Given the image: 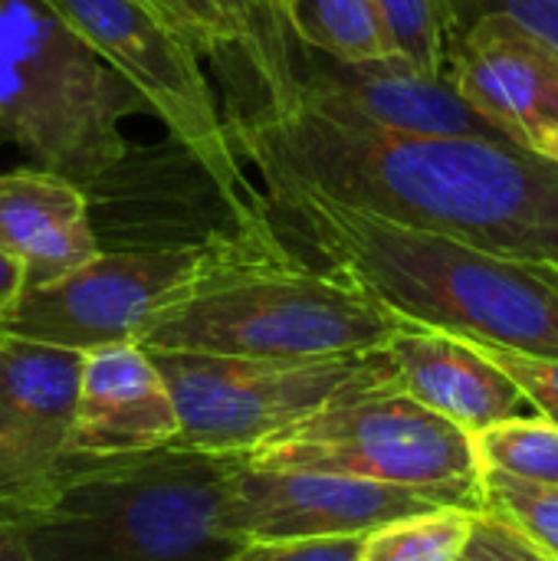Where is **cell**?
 I'll return each mask as SVG.
<instances>
[{
  "label": "cell",
  "instance_id": "6da1fadb",
  "mask_svg": "<svg viewBox=\"0 0 558 561\" xmlns=\"http://www.w3.org/2000/svg\"><path fill=\"white\" fill-rule=\"evenodd\" d=\"M237 158L382 220L558 270V168L497 138H418L335 122L296 95L227 118Z\"/></svg>",
  "mask_w": 558,
  "mask_h": 561
},
{
  "label": "cell",
  "instance_id": "7a4b0ae2",
  "mask_svg": "<svg viewBox=\"0 0 558 561\" xmlns=\"http://www.w3.org/2000/svg\"><path fill=\"white\" fill-rule=\"evenodd\" d=\"M263 214L375 296L391 316L477 345L558 358V276L480 247L335 204L283 178H260Z\"/></svg>",
  "mask_w": 558,
  "mask_h": 561
},
{
  "label": "cell",
  "instance_id": "3957f363",
  "mask_svg": "<svg viewBox=\"0 0 558 561\" xmlns=\"http://www.w3.org/2000/svg\"><path fill=\"white\" fill-rule=\"evenodd\" d=\"M398 322L345 273L299 260L263 217L234 227L217 263L148 322L138 345L299 362L378 352Z\"/></svg>",
  "mask_w": 558,
  "mask_h": 561
},
{
  "label": "cell",
  "instance_id": "277c9868",
  "mask_svg": "<svg viewBox=\"0 0 558 561\" xmlns=\"http://www.w3.org/2000/svg\"><path fill=\"white\" fill-rule=\"evenodd\" d=\"M237 457L161 447L79 460L59 493L23 523L30 561H217Z\"/></svg>",
  "mask_w": 558,
  "mask_h": 561
},
{
  "label": "cell",
  "instance_id": "5b68a950",
  "mask_svg": "<svg viewBox=\"0 0 558 561\" xmlns=\"http://www.w3.org/2000/svg\"><path fill=\"white\" fill-rule=\"evenodd\" d=\"M141 99L46 0H0V138L86 191L122 168Z\"/></svg>",
  "mask_w": 558,
  "mask_h": 561
},
{
  "label": "cell",
  "instance_id": "8992f818",
  "mask_svg": "<svg viewBox=\"0 0 558 561\" xmlns=\"http://www.w3.org/2000/svg\"><path fill=\"white\" fill-rule=\"evenodd\" d=\"M253 467L319 470L391 483L480 513V463L467 431L395 381L342 394L243 454Z\"/></svg>",
  "mask_w": 558,
  "mask_h": 561
},
{
  "label": "cell",
  "instance_id": "52a82bcc",
  "mask_svg": "<svg viewBox=\"0 0 558 561\" xmlns=\"http://www.w3.org/2000/svg\"><path fill=\"white\" fill-rule=\"evenodd\" d=\"M59 20L141 99L237 220H260L263 191L234 151L227 118L194 43L151 0H46Z\"/></svg>",
  "mask_w": 558,
  "mask_h": 561
},
{
  "label": "cell",
  "instance_id": "ba28073f",
  "mask_svg": "<svg viewBox=\"0 0 558 561\" xmlns=\"http://www.w3.org/2000/svg\"><path fill=\"white\" fill-rule=\"evenodd\" d=\"M148 355L155 358L178 411L181 427L174 447L234 457H243L266 437L293 427L342 394L395 381L385 348L299 362L197 352Z\"/></svg>",
  "mask_w": 558,
  "mask_h": 561
},
{
  "label": "cell",
  "instance_id": "9c48e42d",
  "mask_svg": "<svg viewBox=\"0 0 558 561\" xmlns=\"http://www.w3.org/2000/svg\"><path fill=\"white\" fill-rule=\"evenodd\" d=\"M230 233L234 230H214L204 240L102 250L79 270L46 286L23 289L0 332L76 352L138 342L148 322L187 296L217 263Z\"/></svg>",
  "mask_w": 558,
  "mask_h": 561
},
{
  "label": "cell",
  "instance_id": "30bf717a",
  "mask_svg": "<svg viewBox=\"0 0 558 561\" xmlns=\"http://www.w3.org/2000/svg\"><path fill=\"white\" fill-rule=\"evenodd\" d=\"M444 506L454 503L342 473L253 467L243 457H237L227 483V529L237 542L365 536L401 516Z\"/></svg>",
  "mask_w": 558,
  "mask_h": 561
},
{
  "label": "cell",
  "instance_id": "8fae6325",
  "mask_svg": "<svg viewBox=\"0 0 558 561\" xmlns=\"http://www.w3.org/2000/svg\"><path fill=\"white\" fill-rule=\"evenodd\" d=\"M444 79L523 148L558 125V53L513 16L487 13L454 33Z\"/></svg>",
  "mask_w": 558,
  "mask_h": 561
},
{
  "label": "cell",
  "instance_id": "7c38bea8",
  "mask_svg": "<svg viewBox=\"0 0 558 561\" xmlns=\"http://www.w3.org/2000/svg\"><path fill=\"white\" fill-rule=\"evenodd\" d=\"M289 95L335 122L388 135L513 141L474 105H467L444 76L421 72L398 56L362 66L332 62L329 69L299 76Z\"/></svg>",
  "mask_w": 558,
  "mask_h": 561
},
{
  "label": "cell",
  "instance_id": "4fadbf2b",
  "mask_svg": "<svg viewBox=\"0 0 558 561\" xmlns=\"http://www.w3.org/2000/svg\"><path fill=\"white\" fill-rule=\"evenodd\" d=\"M178 411L155 358L138 342L86 352L76 417L66 437L69 457L112 460L171 447Z\"/></svg>",
  "mask_w": 558,
  "mask_h": 561
},
{
  "label": "cell",
  "instance_id": "5bb4252c",
  "mask_svg": "<svg viewBox=\"0 0 558 561\" xmlns=\"http://www.w3.org/2000/svg\"><path fill=\"white\" fill-rule=\"evenodd\" d=\"M385 355L405 394L467 434L536 414L483 345L460 335L401 319L385 342Z\"/></svg>",
  "mask_w": 558,
  "mask_h": 561
},
{
  "label": "cell",
  "instance_id": "9a60e30c",
  "mask_svg": "<svg viewBox=\"0 0 558 561\" xmlns=\"http://www.w3.org/2000/svg\"><path fill=\"white\" fill-rule=\"evenodd\" d=\"M0 253L20 263L26 289L46 286L99 256L89 191L39 164L3 171Z\"/></svg>",
  "mask_w": 558,
  "mask_h": 561
},
{
  "label": "cell",
  "instance_id": "2e32d148",
  "mask_svg": "<svg viewBox=\"0 0 558 561\" xmlns=\"http://www.w3.org/2000/svg\"><path fill=\"white\" fill-rule=\"evenodd\" d=\"M86 352L0 332V417L49 454H66Z\"/></svg>",
  "mask_w": 558,
  "mask_h": 561
},
{
  "label": "cell",
  "instance_id": "e0dca14e",
  "mask_svg": "<svg viewBox=\"0 0 558 561\" xmlns=\"http://www.w3.org/2000/svg\"><path fill=\"white\" fill-rule=\"evenodd\" d=\"M276 13L299 46L342 66L395 59L378 0H276Z\"/></svg>",
  "mask_w": 558,
  "mask_h": 561
},
{
  "label": "cell",
  "instance_id": "ac0fdd59",
  "mask_svg": "<svg viewBox=\"0 0 558 561\" xmlns=\"http://www.w3.org/2000/svg\"><path fill=\"white\" fill-rule=\"evenodd\" d=\"M230 26L234 53L260 85V102H280L299 82L289 33L273 20L263 0H214Z\"/></svg>",
  "mask_w": 558,
  "mask_h": 561
},
{
  "label": "cell",
  "instance_id": "d6986e66",
  "mask_svg": "<svg viewBox=\"0 0 558 561\" xmlns=\"http://www.w3.org/2000/svg\"><path fill=\"white\" fill-rule=\"evenodd\" d=\"M82 457L49 454L0 417V519H33L66 483Z\"/></svg>",
  "mask_w": 558,
  "mask_h": 561
},
{
  "label": "cell",
  "instance_id": "ffe728a7",
  "mask_svg": "<svg viewBox=\"0 0 558 561\" xmlns=\"http://www.w3.org/2000/svg\"><path fill=\"white\" fill-rule=\"evenodd\" d=\"M474 516L460 506L401 516L362 536L358 561H457L467 552Z\"/></svg>",
  "mask_w": 558,
  "mask_h": 561
},
{
  "label": "cell",
  "instance_id": "44dd1931",
  "mask_svg": "<svg viewBox=\"0 0 558 561\" xmlns=\"http://www.w3.org/2000/svg\"><path fill=\"white\" fill-rule=\"evenodd\" d=\"M474 454L483 470L558 490V427L553 421L533 414L493 424L470 434Z\"/></svg>",
  "mask_w": 558,
  "mask_h": 561
},
{
  "label": "cell",
  "instance_id": "7402d4cb",
  "mask_svg": "<svg viewBox=\"0 0 558 561\" xmlns=\"http://www.w3.org/2000/svg\"><path fill=\"white\" fill-rule=\"evenodd\" d=\"M480 513H490L510 523L529 542H536L546 556L558 561V490L533 486V483L483 470L480 473Z\"/></svg>",
  "mask_w": 558,
  "mask_h": 561
},
{
  "label": "cell",
  "instance_id": "603a6c76",
  "mask_svg": "<svg viewBox=\"0 0 558 561\" xmlns=\"http://www.w3.org/2000/svg\"><path fill=\"white\" fill-rule=\"evenodd\" d=\"M398 59L421 72L444 76L447 46L454 36L447 0H378Z\"/></svg>",
  "mask_w": 558,
  "mask_h": 561
},
{
  "label": "cell",
  "instance_id": "cb8c5ba5",
  "mask_svg": "<svg viewBox=\"0 0 558 561\" xmlns=\"http://www.w3.org/2000/svg\"><path fill=\"white\" fill-rule=\"evenodd\" d=\"M483 352L516 381V388L529 398L536 414L553 421L558 427V358L510 352V348H490V345H483Z\"/></svg>",
  "mask_w": 558,
  "mask_h": 561
},
{
  "label": "cell",
  "instance_id": "d4e9b609",
  "mask_svg": "<svg viewBox=\"0 0 558 561\" xmlns=\"http://www.w3.org/2000/svg\"><path fill=\"white\" fill-rule=\"evenodd\" d=\"M454 33L470 26L487 13H503L543 36L558 53V0H447Z\"/></svg>",
  "mask_w": 558,
  "mask_h": 561
},
{
  "label": "cell",
  "instance_id": "484cf974",
  "mask_svg": "<svg viewBox=\"0 0 558 561\" xmlns=\"http://www.w3.org/2000/svg\"><path fill=\"white\" fill-rule=\"evenodd\" d=\"M362 536L296 539V542H240L217 561H358Z\"/></svg>",
  "mask_w": 558,
  "mask_h": 561
},
{
  "label": "cell",
  "instance_id": "4316f807",
  "mask_svg": "<svg viewBox=\"0 0 558 561\" xmlns=\"http://www.w3.org/2000/svg\"><path fill=\"white\" fill-rule=\"evenodd\" d=\"M151 3L194 43L201 56H217L224 49H234L230 26L214 0H151Z\"/></svg>",
  "mask_w": 558,
  "mask_h": 561
},
{
  "label": "cell",
  "instance_id": "83f0119b",
  "mask_svg": "<svg viewBox=\"0 0 558 561\" xmlns=\"http://www.w3.org/2000/svg\"><path fill=\"white\" fill-rule=\"evenodd\" d=\"M467 552L480 561H556L536 542H529L520 529H513L510 523H503L490 513L474 516V533H470Z\"/></svg>",
  "mask_w": 558,
  "mask_h": 561
},
{
  "label": "cell",
  "instance_id": "f1b7e54d",
  "mask_svg": "<svg viewBox=\"0 0 558 561\" xmlns=\"http://www.w3.org/2000/svg\"><path fill=\"white\" fill-rule=\"evenodd\" d=\"M23 289H26V283H23L20 263L10 260L7 253H0V329L10 319V312H13L16 299L23 296Z\"/></svg>",
  "mask_w": 558,
  "mask_h": 561
},
{
  "label": "cell",
  "instance_id": "f546056e",
  "mask_svg": "<svg viewBox=\"0 0 558 561\" xmlns=\"http://www.w3.org/2000/svg\"><path fill=\"white\" fill-rule=\"evenodd\" d=\"M0 561H30L26 552V539H23V526L0 519Z\"/></svg>",
  "mask_w": 558,
  "mask_h": 561
},
{
  "label": "cell",
  "instance_id": "4dcf8cb0",
  "mask_svg": "<svg viewBox=\"0 0 558 561\" xmlns=\"http://www.w3.org/2000/svg\"><path fill=\"white\" fill-rule=\"evenodd\" d=\"M533 151H536V154H543L546 161H553V164L558 168V125L536 141V148H533Z\"/></svg>",
  "mask_w": 558,
  "mask_h": 561
},
{
  "label": "cell",
  "instance_id": "1f68e13d",
  "mask_svg": "<svg viewBox=\"0 0 558 561\" xmlns=\"http://www.w3.org/2000/svg\"><path fill=\"white\" fill-rule=\"evenodd\" d=\"M263 7H266V10L273 13V20H276V23L283 26V20H280V13H276V0H263ZM283 30H286V26H283Z\"/></svg>",
  "mask_w": 558,
  "mask_h": 561
},
{
  "label": "cell",
  "instance_id": "d6a6232c",
  "mask_svg": "<svg viewBox=\"0 0 558 561\" xmlns=\"http://www.w3.org/2000/svg\"><path fill=\"white\" fill-rule=\"evenodd\" d=\"M457 561H480V559H474L470 552H464V556H460V559H457Z\"/></svg>",
  "mask_w": 558,
  "mask_h": 561
},
{
  "label": "cell",
  "instance_id": "836d02e7",
  "mask_svg": "<svg viewBox=\"0 0 558 561\" xmlns=\"http://www.w3.org/2000/svg\"><path fill=\"white\" fill-rule=\"evenodd\" d=\"M556 276H558V270H556Z\"/></svg>",
  "mask_w": 558,
  "mask_h": 561
}]
</instances>
